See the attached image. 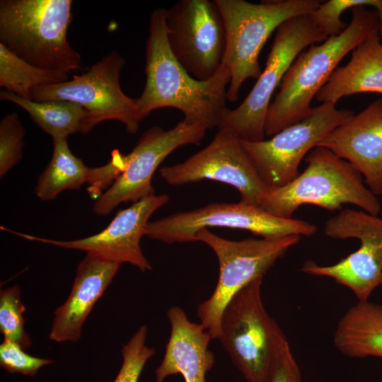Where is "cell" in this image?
Returning <instances> with one entry per match:
<instances>
[{"label": "cell", "instance_id": "obj_1", "mask_svg": "<svg viewBox=\"0 0 382 382\" xmlns=\"http://www.w3.org/2000/svg\"><path fill=\"white\" fill-rule=\"evenodd\" d=\"M145 54L146 82L135 99L141 122L151 112L163 108L181 111L187 124L202 123L207 129L219 127L226 106L229 68L222 63L207 81L193 78L173 54L167 38L166 9L156 8L149 18Z\"/></svg>", "mask_w": 382, "mask_h": 382}, {"label": "cell", "instance_id": "obj_2", "mask_svg": "<svg viewBox=\"0 0 382 382\" xmlns=\"http://www.w3.org/2000/svg\"><path fill=\"white\" fill-rule=\"evenodd\" d=\"M382 0H357L349 24L339 35L320 45H311L295 59L284 75L279 91L270 104L265 123V136L272 137L311 112V103L340 61L378 26L376 10Z\"/></svg>", "mask_w": 382, "mask_h": 382}, {"label": "cell", "instance_id": "obj_3", "mask_svg": "<svg viewBox=\"0 0 382 382\" xmlns=\"http://www.w3.org/2000/svg\"><path fill=\"white\" fill-rule=\"evenodd\" d=\"M305 161L308 165L301 173L282 187L268 190L257 207L284 219H291L299 207L307 204L330 211L352 204L378 215L381 207L377 197L350 163L322 146L313 148Z\"/></svg>", "mask_w": 382, "mask_h": 382}, {"label": "cell", "instance_id": "obj_4", "mask_svg": "<svg viewBox=\"0 0 382 382\" xmlns=\"http://www.w3.org/2000/svg\"><path fill=\"white\" fill-rule=\"evenodd\" d=\"M71 0H1L0 43L28 63L70 73L81 56L70 45Z\"/></svg>", "mask_w": 382, "mask_h": 382}, {"label": "cell", "instance_id": "obj_5", "mask_svg": "<svg viewBox=\"0 0 382 382\" xmlns=\"http://www.w3.org/2000/svg\"><path fill=\"white\" fill-rule=\"evenodd\" d=\"M226 28L223 64L231 74L227 100L234 102L243 83L262 73L259 55L271 34L287 20L313 13L318 0H282L254 4L244 0H215Z\"/></svg>", "mask_w": 382, "mask_h": 382}, {"label": "cell", "instance_id": "obj_6", "mask_svg": "<svg viewBox=\"0 0 382 382\" xmlns=\"http://www.w3.org/2000/svg\"><path fill=\"white\" fill-rule=\"evenodd\" d=\"M196 238L214 250L219 265L215 289L197 307L199 323L214 340L220 336L221 316L231 299L253 281L262 278L278 259L300 241L301 236L230 241L203 228L197 233Z\"/></svg>", "mask_w": 382, "mask_h": 382}, {"label": "cell", "instance_id": "obj_7", "mask_svg": "<svg viewBox=\"0 0 382 382\" xmlns=\"http://www.w3.org/2000/svg\"><path fill=\"white\" fill-rule=\"evenodd\" d=\"M262 278L239 291L221 316L219 340L246 382H265L274 357L286 337L262 300Z\"/></svg>", "mask_w": 382, "mask_h": 382}, {"label": "cell", "instance_id": "obj_8", "mask_svg": "<svg viewBox=\"0 0 382 382\" xmlns=\"http://www.w3.org/2000/svg\"><path fill=\"white\" fill-rule=\"evenodd\" d=\"M328 38L311 13L291 18L280 25L264 70L243 103L233 110H226L218 129H231L241 141L264 140L266 115L274 90L303 49Z\"/></svg>", "mask_w": 382, "mask_h": 382}, {"label": "cell", "instance_id": "obj_9", "mask_svg": "<svg viewBox=\"0 0 382 382\" xmlns=\"http://www.w3.org/2000/svg\"><path fill=\"white\" fill-rule=\"evenodd\" d=\"M208 227L245 230L263 238L311 236L317 231V227L308 221L275 216L257 206L240 201L211 203L149 222L145 236L168 244L196 242L197 233Z\"/></svg>", "mask_w": 382, "mask_h": 382}, {"label": "cell", "instance_id": "obj_10", "mask_svg": "<svg viewBox=\"0 0 382 382\" xmlns=\"http://www.w3.org/2000/svg\"><path fill=\"white\" fill-rule=\"evenodd\" d=\"M353 115L351 110L337 109L335 104L324 103L271 139L255 142L241 140V145L268 189L278 188L294 180L303 158Z\"/></svg>", "mask_w": 382, "mask_h": 382}, {"label": "cell", "instance_id": "obj_11", "mask_svg": "<svg viewBox=\"0 0 382 382\" xmlns=\"http://www.w3.org/2000/svg\"><path fill=\"white\" fill-rule=\"evenodd\" d=\"M125 65L116 51L105 55L86 71L63 83L34 88L31 100H68L83 106L88 112V129L103 121L114 120L124 124L129 134H135L141 121L135 99L124 93L120 85Z\"/></svg>", "mask_w": 382, "mask_h": 382}, {"label": "cell", "instance_id": "obj_12", "mask_svg": "<svg viewBox=\"0 0 382 382\" xmlns=\"http://www.w3.org/2000/svg\"><path fill=\"white\" fill-rule=\"evenodd\" d=\"M167 38L181 66L195 79L207 81L223 63L226 36L215 0H181L166 9Z\"/></svg>", "mask_w": 382, "mask_h": 382}, {"label": "cell", "instance_id": "obj_13", "mask_svg": "<svg viewBox=\"0 0 382 382\" xmlns=\"http://www.w3.org/2000/svg\"><path fill=\"white\" fill-rule=\"evenodd\" d=\"M324 233L332 238H357L360 247L332 265L306 261L301 271L332 278L351 289L359 301H368L382 284V219L364 211L345 209L325 222Z\"/></svg>", "mask_w": 382, "mask_h": 382}, {"label": "cell", "instance_id": "obj_14", "mask_svg": "<svg viewBox=\"0 0 382 382\" xmlns=\"http://www.w3.org/2000/svg\"><path fill=\"white\" fill-rule=\"evenodd\" d=\"M207 129L202 123L190 125L183 120L168 130L158 126L149 128L132 151L123 155V171L96 200L93 213L106 216L122 203H134L155 195L151 178L158 166L176 149L198 145Z\"/></svg>", "mask_w": 382, "mask_h": 382}, {"label": "cell", "instance_id": "obj_15", "mask_svg": "<svg viewBox=\"0 0 382 382\" xmlns=\"http://www.w3.org/2000/svg\"><path fill=\"white\" fill-rule=\"evenodd\" d=\"M218 129L205 148L182 163L161 168V177L175 186L203 180L219 181L237 189L241 202L257 207L268 187L235 132L228 128Z\"/></svg>", "mask_w": 382, "mask_h": 382}, {"label": "cell", "instance_id": "obj_16", "mask_svg": "<svg viewBox=\"0 0 382 382\" xmlns=\"http://www.w3.org/2000/svg\"><path fill=\"white\" fill-rule=\"evenodd\" d=\"M169 201L166 194L153 195L120 210L108 226L97 234L72 241H56L20 233L26 239L66 249L85 251L86 255L119 264L129 263L141 272L151 270L141 248L140 241L146 234L151 216Z\"/></svg>", "mask_w": 382, "mask_h": 382}, {"label": "cell", "instance_id": "obj_17", "mask_svg": "<svg viewBox=\"0 0 382 382\" xmlns=\"http://www.w3.org/2000/svg\"><path fill=\"white\" fill-rule=\"evenodd\" d=\"M317 146L350 163L369 189L382 195V98L337 127Z\"/></svg>", "mask_w": 382, "mask_h": 382}, {"label": "cell", "instance_id": "obj_18", "mask_svg": "<svg viewBox=\"0 0 382 382\" xmlns=\"http://www.w3.org/2000/svg\"><path fill=\"white\" fill-rule=\"evenodd\" d=\"M120 264L86 255L79 263L71 292L56 309L49 338L56 342L80 340L83 323L117 274Z\"/></svg>", "mask_w": 382, "mask_h": 382}, {"label": "cell", "instance_id": "obj_19", "mask_svg": "<svg viewBox=\"0 0 382 382\" xmlns=\"http://www.w3.org/2000/svg\"><path fill=\"white\" fill-rule=\"evenodd\" d=\"M123 169V154L118 150L112 151L105 166L91 168L72 154L67 139H54L52 158L38 178L35 192L40 199L50 201L64 190H78L88 183L90 196L97 199Z\"/></svg>", "mask_w": 382, "mask_h": 382}, {"label": "cell", "instance_id": "obj_20", "mask_svg": "<svg viewBox=\"0 0 382 382\" xmlns=\"http://www.w3.org/2000/svg\"><path fill=\"white\" fill-rule=\"evenodd\" d=\"M167 316L170 335L163 359L155 371L156 382L177 374L185 382H206V374L214 363V354L208 347L211 335L200 323L190 321L178 306L169 308Z\"/></svg>", "mask_w": 382, "mask_h": 382}, {"label": "cell", "instance_id": "obj_21", "mask_svg": "<svg viewBox=\"0 0 382 382\" xmlns=\"http://www.w3.org/2000/svg\"><path fill=\"white\" fill-rule=\"evenodd\" d=\"M361 93L382 94V42L378 28L352 50L346 65L335 69L316 98L336 105L344 96Z\"/></svg>", "mask_w": 382, "mask_h": 382}, {"label": "cell", "instance_id": "obj_22", "mask_svg": "<svg viewBox=\"0 0 382 382\" xmlns=\"http://www.w3.org/2000/svg\"><path fill=\"white\" fill-rule=\"evenodd\" d=\"M334 343L345 356L382 358V305L358 301L338 322Z\"/></svg>", "mask_w": 382, "mask_h": 382}, {"label": "cell", "instance_id": "obj_23", "mask_svg": "<svg viewBox=\"0 0 382 382\" xmlns=\"http://www.w3.org/2000/svg\"><path fill=\"white\" fill-rule=\"evenodd\" d=\"M1 100L13 103L25 110L30 118L52 139H67L69 135L88 134V111L68 100L37 102L25 99L6 90L0 92Z\"/></svg>", "mask_w": 382, "mask_h": 382}, {"label": "cell", "instance_id": "obj_24", "mask_svg": "<svg viewBox=\"0 0 382 382\" xmlns=\"http://www.w3.org/2000/svg\"><path fill=\"white\" fill-rule=\"evenodd\" d=\"M69 79V73L33 65L0 43V86L6 91L31 100L34 88L63 83Z\"/></svg>", "mask_w": 382, "mask_h": 382}, {"label": "cell", "instance_id": "obj_25", "mask_svg": "<svg viewBox=\"0 0 382 382\" xmlns=\"http://www.w3.org/2000/svg\"><path fill=\"white\" fill-rule=\"evenodd\" d=\"M25 307L21 299V287L18 284L0 291V331L4 340L18 344L23 349L29 348L32 342L25 330L23 313Z\"/></svg>", "mask_w": 382, "mask_h": 382}, {"label": "cell", "instance_id": "obj_26", "mask_svg": "<svg viewBox=\"0 0 382 382\" xmlns=\"http://www.w3.org/2000/svg\"><path fill=\"white\" fill-rule=\"evenodd\" d=\"M147 328L141 325L122 346V363L114 382H138L147 362L155 354L154 347L146 345Z\"/></svg>", "mask_w": 382, "mask_h": 382}, {"label": "cell", "instance_id": "obj_27", "mask_svg": "<svg viewBox=\"0 0 382 382\" xmlns=\"http://www.w3.org/2000/svg\"><path fill=\"white\" fill-rule=\"evenodd\" d=\"M24 127L16 112L6 115L0 122V177L7 174L23 156Z\"/></svg>", "mask_w": 382, "mask_h": 382}, {"label": "cell", "instance_id": "obj_28", "mask_svg": "<svg viewBox=\"0 0 382 382\" xmlns=\"http://www.w3.org/2000/svg\"><path fill=\"white\" fill-rule=\"evenodd\" d=\"M24 350L18 344L4 340L0 345L1 366L11 374L34 376L40 368L53 362L50 359L31 356Z\"/></svg>", "mask_w": 382, "mask_h": 382}, {"label": "cell", "instance_id": "obj_29", "mask_svg": "<svg viewBox=\"0 0 382 382\" xmlns=\"http://www.w3.org/2000/svg\"><path fill=\"white\" fill-rule=\"evenodd\" d=\"M265 382H301L299 366L286 337L277 349Z\"/></svg>", "mask_w": 382, "mask_h": 382}]
</instances>
